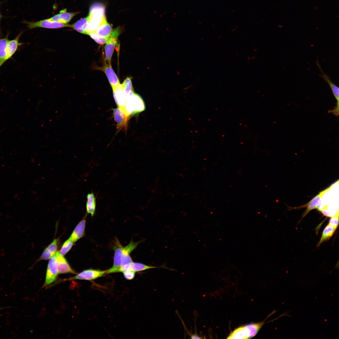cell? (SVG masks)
<instances>
[{
	"label": "cell",
	"instance_id": "cell-31",
	"mask_svg": "<svg viewBox=\"0 0 339 339\" xmlns=\"http://www.w3.org/2000/svg\"><path fill=\"white\" fill-rule=\"evenodd\" d=\"M2 17V16L1 14V12H0V34L1 33V26H0V22H1V19Z\"/></svg>",
	"mask_w": 339,
	"mask_h": 339
},
{
	"label": "cell",
	"instance_id": "cell-18",
	"mask_svg": "<svg viewBox=\"0 0 339 339\" xmlns=\"http://www.w3.org/2000/svg\"><path fill=\"white\" fill-rule=\"evenodd\" d=\"M105 7L102 3L93 4L90 8L89 15L95 17L104 18L105 16Z\"/></svg>",
	"mask_w": 339,
	"mask_h": 339
},
{
	"label": "cell",
	"instance_id": "cell-1",
	"mask_svg": "<svg viewBox=\"0 0 339 339\" xmlns=\"http://www.w3.org/2000/svg\"><path fill=\"white\" fill-rule=\"evenodd\" d=\"M264 322L253 323L240 326L231 332L227 338L246 339L256 335L264 324Z\"/></svg>",
	"mask_w": 339,
	"mask_h": 339
},
{
	"label": "cell",
	"instance_id": "cell-24",
	"mask_svg": "<svg viewBox=\"0 0 339 339\" xmlns=\"http://www.w3.org/2000/svg\"><path fill=\"white\" fill-rule=\"evenodd\" d=\"M113 30L111 25L106 21L98 27L95 32L100 36L108 38Z\"/></svg>",
	"mask_w": 339,
	"mask_h": 339
},
{
	"label": "cell",
	"instance_id": "cell-6",
	"mask_svg": "<svg viewBox=\"0 0 339 339\" xmlns=\"http://www.w3.org/2000/svg\"><path fill=\"white\" fill-rule=\"evenodd\" d=\"M58 274V266L56 254L50 259L48 262L45 280L43 287L46 286L54 282L57 279Z\"/></svg>",
	"mask_w": 339,
	"mask_h": 339
},
{
	"label": "cell",
	"instance_id": "cell-27",
	"mask_svg": "<svg viewBox=\"0 0 339 339\" xmlns=\"http://www.w3.org/2000/svg\"><path fill=\"white\" fill-rule=\"evenodd\" d=\"M121 85L126 97L133 91L132 80L130 78L127 77Z\"/></svg>",
	"mask_w": 339,
	"mask_h": 339
},
{
	"label": "cell",
	"instance_id": "cell-4",
	"mask_svg": "<svg viewBox=\"0 0 339 339\" xmlns=\"http://www.w3.org/2000/svg\"><path fill=\"white\" fill-rule=\"evenodd\" d=\"M316 64L321 73V74H319V76L328 84L336 101V105L334 108L329 110L328 113H331L336 116H338L339 113V88L332 82L329 76L324 72L317 59L316 61Z\"/></svg>",
	"mask_w": 339,
	"mask_h": 339
},
{
	"label": "cell",
	"instance_id": "cell-12",
	"mask_svg": "<svg viewBox=\"0 0 339 339\" xmlns=\"http://www.w3.org/2000/svg\"><path fill=\"white\" fill-rule=\"evenodd\" d=\"M102 69L112 89L120 84L119 79L113 69L111 64H109L105 61Z\"/></svg>",
	"mask_w": 339,
	"mask_h": 339
},
{
	"label": "cell",
	"instance_id": "cell-9",
	"mask_svg": "<svg viewBox=\"0 0 339 339\" xmlns=\"http://www.w3.org/2000/svg\"><path fill=\"white\" fill-rule=\"evenodd\" d=\"M23 23L27 24V26L30 29L37 27H42L49 29H57L65 27H70V24H64L57 22L50 21L47 19L40 20L35 22H29L24 21Z\"/></svg>",
	"mask_w": 339,
	"mask_h": 339
},
{
	"label": "cell",
	"instance_id": "cell-26",
	"mask_svg": "<svg viewBox=\"0 0 339 339\" xmlns=\"http://www.w3.org/2000/svg\"><path fill=\"white\" fill-rule=\"evenodd\" d=\"M66 11L67 9H64L60 11L59 13L58 14L59 18V22L67 24L75 15L80 12H67Z\"/></svg>",
	"mask_w": 339,
	"mask_h": 339
},
{
	"label": "cell",
	"instance_id": "cell-7",
	"mask_svg": "<svg viewBox=\"0 0 339 339\" xmlns=\"http://www.w3.org/2000/svg\"><path fill=\"white\" fill-rule=\"evenodd\" d=\"M123 246L117 239H116L113 250L114 251L113 265L110 268L105 270L106 274L119 272L121 264V255Z\"/></svg>",
	"mask_w": 339,
	"mask_h": 339
},
{
	"label": "cell",
	"instance_id": "cell-32",
	"mask_svg": "<svg viewBox=\"0 0 339 339\" xmlns=\"http://www.w3.org/2000/svg\"><path fill=\"white\" fill-rule=\"evenodd\" d=\"M10 308L9 307H0V310H1L2 309H6V308Z\"/></svg>",
	"mask_w": 339,
	"mask_h": 339
},
{
	"label": "cell",
	"instance_id": "cell-11",
	"mask_svg": "<svg viewBox=\"0 0 339 339\" xmlns=\"http://www.w3.org/2000/svg\"><path fill=\"white\" fill-rule=\"evenodd\" d=\"M56 261L59 274L72 273L76 274V272L71 268L69 263L63 256L61 255L59 251L56 254Z\"/></svg>",
	"mask_w": 339,
	"mask_h": 339
},
{
	"label": "cell",
	"instance_id": "cell-16",
	"mask_svg": "<svg viewBox=\"0 0 339 339\" xmlns=\"http://www.w3.org/2000/svg\"><path fill=\"white\" fill-rule=\"evenodd\" d=\"M23 33V31L20 32L14 39L9 40L7 46V61L11 58L17 51L18 47L23 44L19 41V38Z\"/></svg>",
	"mask_w": 339,
	"mask_h": 339
},
{
	"label": "cell",
	"instance_id": "cell-23",
	"mask_svg": "<svg viewBox=\"0 0 339 339\" xmlns=\"http://www.w3.org/2000/svg\"><path fill=\"white\" fill-rule=\"evenodd\" d=\"M157 268H164L170 270L169 268L166 267V266L164 264L159 266H155L147 265L141 263L133 262L131 264L129 270L133 271L136 272H137L142 271L149 269Z\"/></svg>",
	"mask_w": 339,
	"mask_h": 339
},
{
	"label": "cell",
	"instance_id": "cell-13",
	"mask_svg": "<svg viewBox=\"0 0 339 339\" xmlns=\"http://www.w3.org/2000/svg\"><path fill=\"white\" fill-rule=\"evenodd\" d=\"M87 215V214H86L77 225L69 238L74 243L82 237L84 234L86 219Z\"/></svg>",
	"mask_w": 339,
	"mask_h": 339
},
{
	"label": "cell",
	"instance_id": "cell-17",
	"mask_svg": "<svg viewBox=\"0 0 339 339\" xmlns=\"http://www.w3.org/2000/svg\"><path fill=\"white\" fill-rule=\"evenodd\" d=\"M89 17L81 18L75 23L70 24V27L78 32L84 34L88 35V22Z\"/></svg>",
	"mask_w": 339,
	"mask_h": 339
},
{
	"label": "cell",
	"instance_id": "cell-28",
	"mask_svg": "<svg viewBox=\"0 0 339 339\" xmlns=\"http://www.w3.org/2000/svg\"><path fill=\"white\" fill-rule=\"evenodd\" d=\"M74 243L69 239L66 240L63 243L61 250L59 251L60 254L62 256H64L70 250Z\"/></svg>",
	"mask_w": 339,
	"mask_h": 339
},
{
	"label": "cell",
	"instance_id": "cell-21",
	"mask_svg": "<svg viewBox=\"0 0 339 339\" xmlns=\"http://www.w3.org/2000/svg\"><path fill=\"white\" fill-rule=\"evenodd\" d=\"M96 206V198L93 192L89 193L87 196L86 213L93 217L95 213Z\"/></svg>",
	"mask_w": 339,
	"mask_h": 339
},
{
	"label": "cell",
	"instance_id": "cell-29",
	"mask_svg": "<svg viewBox=\"0 0 339 339\" xmlns=\"http://www.w3.org/2000/svg\"><path fill=\"white\" fill-rule=\"evenodd\" d=\"M87 35H89L96 43L100 45H103L106 43L108 39V38L98 35L95 32H89Z\"/></svg>",
	"mask_w": 339,
	"mask_h": 339
},
{
	"label": "cell",
	"instance_id": "cell-2",
	"mask_svg": "<svg viewBox=\"0 0 339 339\" xmlns=\"http://www.w3.org/2000/svg\"><path fill=\"white\" fill-rule=\"evenodd\" d=\"M145 108V105L143 99L134 91L126 97L124 111L129 118L131 116L143 111Z\"/></svg>",
	"mask_w": 339,
	"mask_h": 339
},
{
	"label": "cell",
	"instance_id": "cell-10",
	"mask_svg": "<svg viewBox=\"0 0 339 339\" xmlns=\"http://www.w3.org/2000/svg\"><path fill=\"white\" fill-rule=\"evenodd\" d=\"M112 89L113 96L116 104L118 107L124 110L126 97L124 92L121 84H120Z\"/></svg>",
	"mask_w": 339,
	"mask_h": 339
},
{
	"label": "cell",
	"instance_id": "cell-8",
	"mask_svg": "<svg viewBox=\"0 0 339 339\" xmlns=\"http://www.w3.org/2000/svg\"><path fill=\"white\" fill-rule=\"evenodd\" d=\"M106 274L105 270L89 269L84 270L76 274L75 276L67 280H85L91 281L103 276Z\"/></svg>",
	"mask_w": 339,
	"mask_h": 339
},
{
	"label": "cell",
	"instance_id": "cell-19",
	"mask_svg": "<svg viewBox=\"0 0 339 339\" xmlns=\"http://www.w3.org/2000/svg\"><path fill=\"white\" fill-rule=\"evenodd\" d=\"M88 16L89 17L88 27V33L91 32H95L102 24L106 21V17L100 18L91 16L89 15Z\"/></svg>",
	"mask_w": 339,
	"mask_h": 339
},
{
	"label": "cell",
	"instance_id": "cell-14",
	"mask_svg": "<svg viewBox=\"0 0 339 339\" xmlns=\"http://www.w3.org/2000/svg\"><path fill=\"white\" fill-rule=\"evenodd\" d=\"M113 114L118 128L126 126L129 117L126 116L123 109L118 107L113 109Z\"/></svg>",
	"mask_w": 339,
	"mask_h": 339
},
{
	"label": "cell",
	"instance_id": "cell-30",
	"mask_svg": "<svg viewBox=\"0 0 339 339\" xmlns=\"http://www.w3.org/2000/svg\"><path fill=\"white\" fill-rule=\"evenodd\" d=\"M122 273L124 278L127 280H132L135 277L136 272L131 270H127Z\"/></svg>",
	"mask_w": 339,
	"mask_h": 339
},
{
	"label": "cell",
	"instance_id": "cell-20",
	"mask_svg": "<svg viewBox=\"0 0 339 339\" xmlns=\"http://www.w3.org/2000/svg\"><path fill=\"white\" fill-rule=\"evenodd\" d=\"M8 36L7 34L5 37L0 38V68L7 61Z\"/></svg>",
	"mask_w": 339,
	"mask_h": 339
},
{
	"label": "cell",
	"instance_id": "cell-5",
	"mask_svg": "<svg viewBox=\"0 0 339 339\" xmlns=\"http://www.w3.org/2000/svg\"><path fill=\"white\" fill-rule=\"evenodd\" d=\"M121 32L120 28H117L113 30L105 46V61L109 64H111L112 57Z\"/></svg>",
	"mask_w": 339,
	"mask_h": 339
},
{
	"label": "cell",
	"instance_id": "cell-22",
	"mask_svg": "<svg viewBox=\"0 0 339 339\" xmlns=\"http://www.w3.org/2000/svg\"><path fill=\"white\" fill-rule=\"evenodd\" d=\"M324 191H321L314 197L307 205V209L303 213L302 218L304 217L311 210L315 208L319 209L321 204V197Z\"/></svg>",
	"mask_w": 339,
	"mask_h": 339
},
{
	"label": "cell",
	"instance_id": "cell-3",
	"mask_svg": "<svg viewBox=\"0 0 339 339\" xmlns=\"http://www.w3.org/2000/svg\"><path fill=\"white\" fill-rule=\"evenodd\" d=\"M140 242H135L132 240L126 245L122 248L121 264L119 272L128 270L131 264L133 262L130 256L131 253L137 247Z\"/></svg>",
	"mask_w": 339,
	"mask_h": 339
},
{
	"label": "cell",
	"instance_id": "cell-15",
	"mask_svg": "<svg viewBox=\"0 0 339 339\" xmlns=\"http://www.w3.org/2000/svg\"><path fill=\"white\" fill-rule=\"evenodd\" d=\"M58 239H54L44 250L39 261L50 259L57 252Z\"/></svg>",
	"mask_w": 339,
	"mask_h": 339
},
{
	"label": "cell",
	"instance_id": "cell-25",
	"mask_svg": "<svg viewBox=\"0 0 339 339\" xmlns=\"http://www.w3.org/2000/svg\"><path fill=\"white\" fill-rule=\"evenodd\" d=\"M337 228L328 223L322 232L321 238L317 246H319L323 242L329 239L334 234Z\"/></svg>",
	"mask_w": 339,
	"mask_h": 339
}]
</instances>
